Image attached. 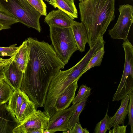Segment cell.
I'll return each instance as SVG.
<instances>
[{
  "mask_svg": "<svg viewBox=\"0 0 133 133\" xmlns=\"http://www.w3.org/2000/svg\"><path fill=\"white\" fill-rule=\"evenodd\" d=\"M27 39L30 46V55L20 89L37 108L43 107L51 80L65 65L52 45L31 37Z\"/></svg>",
  "mask_w": 133,
  "mask_h": 133,
  "instance_id": "6da1fadb",
  "label": "cell"
},
{
  "mask_svg": "<svg viewBox=\"0 0 133 133\" xmlns=\"http://www.w3.org/2000/svg\"><path fill=\"white\" fill-rule=\"evenodd\" d=\"M115 4V0H85L79 3L81 20L86 28L90 48L114 19Z\"/></svg>",
  "mask_w": 133,
  "mask_h": 133,
  "instance_id": "7a4b0ae2",
  "label": "cell"
},
{
  "mask_svg": "<svg viewBox=\"0 0 133 133\" xmlns=\"http://www.w3.org/2000/svg\"><path fill=\"white\" fill-rule=\"evenodd\" d=\"M0 7L29 28L40 32L39 19L41 14L27 0H0Z\"/></svg>",
  "mask_w": 133,
  "mask_h": 133,
  "instance_id": "3957f363",
  "label": "cell"
},
{
  "mask_svg": "<svg viewBox=\"0 0 133 133\" xmlns=\"http://www.w3.org/2000/svg\"><path fill=\"white\" fill-rule=\"evenodd\" d=\"M49 26L52 46L58 57L65 65L73 54L78 50L71 28L53 25Z\"/></svg>",
  "mask_w": 133,
  "mask_h": 133,
  "instance_id": "277c9868",
  "label": "cell"
},
{
  "mask_svg": "<svg viewBox=\"0 0 133 133\" xmlns=\"http://www.w3.org/2000/svg\"><path fill=\"white\" fill-rule=\"evenodd\" d=\"M119 15L114 27L108 31V34L114 39H128L130 27L133 23V7L129 4L119 6Z\"/></svg>",
  "mask_w": 133,
  "mask_h": 133,
  "instance_id": "5b68a950",
  "label": "cell"
},
{
  "mask_svg": "<svg viewBox=\"0 0 133 133\" xmlns=\"http://www.w3.org/2000/svg\"><path fill=\"white\" fill-rule=\"evenodd\" d=\"M50 118L43 112L36 110L31 114L13 130V133H31L35 130L47 127Z\"/></svg>",
  "mask_w": 133,
  "mask_h": 133,
  "instance_id": "8992f818",
  "label": "cell"
},
{
  "mask_svg": "<svg viewBox=\"0 0 133 133\" xmlns=\"http://www.w3.org/2000/svg\"><path fill=\"white\" fill-rule=\"evenodd\" d=\"M74 108L75 105L72 104L69 108L57 111L50 119L44 133H53L58 131L67 133L69 130V122Z\"/></svg>",
  "mask_w": 133,
  "mask_h": 133,
  "instance_id": "52a82bcc",
  "label": "cell"
},
{
  "mask_svg": "<svg viewBox=\"0 0 133 133\" xmlns=\"http://www.w3.org/2000/svg\"><path fill=\"white\" fill-rule=\"evenodd\" d=\"M23 73L13 60L4 67L3 80L14 90L20 89Z\"/></svg>",
  "mask_w": 133,
  "mask_h": 133,
  "instance_id": "ba28073f",
  "label": "cell"
},
{
  "mask_svg": "<svg viewBox=\"0 0 133 133\" xmlns=\"http://www.w3.org/2000/svg\"><path fill=\"white\" fill-rule=\"evenodd\" d=\"M19 124L7 104L0 106V133H13V130Z\"/></svg>",
  "mask_w": 133,
  "mask_h": 133,
  "instance_id": "9c48e42d",
  "label": "cell"
},
{
  "mask_svg": "<svg viewBox=\"0 0 133 133\" xmlns=\"http://www.w3.org/2000/svg\"><path fill=\"white\" fill-rule=\"evenodd\" d=\"M44 22L49 26L70 28L74 21L65 12L58 8L51 11L45 16Z\"/></svg>",
  "mask_w": 133,
  "mask_h": 133,
  "instance_id": "30bf717a",
  "label": "cell"
},
{
  "mask_svg": "<svg viewBox=\"0 0 133 133\" xmlns=\"http://www.w3.org/2000/svg\"><path fill=\"white\" fill-rule=\"evenodd\" d=\"M78 81H76L70 85L58 97L55 105L56 112L66 109L70 105L75 97L78 87Z\"/></svg>",
  "mask_w": 133,
  "mask_h": 133,
  "instance_id": "8fae6325",
  "label": "cell"
},
{
  "mask_svg": "<svg viewBox=\"0 0 133 133\" xmlns=\"http://www.w3.org/2000/svg\"><path fill=\"white\" fill-rule=\"evenodd\" d=\"M70 28L78 50L81 52L85 51V45L88 42V36L86 28L82 22L74 21Z\"/></svg>",
  "mask_w": 133,
  "mask_h": 133,
  "instance_id": "7c38bea8",
  "label": "cell"
},
{
  "mask_svg": "<svg viewBox=\"0 0 133 133\" xmlns=\"http://www.w3.org/2000/svg\"><path fill=\"white\" fill-rule=\"evenodd\" d=\"M29 99H30L27 94L20 89L13 91L8 106L16 118L23 103Z\"/></svg>",
  "mask_w": 133,
  "mask_h": 133,
  "instance_id": "4fadbf2b",
  "label": "cell"
},
{
  "mask_svg": "<svg viewBox=\"0 0 133 133\" xmlns=\"http://www.w3.org/2000/svg\"><path fill=\"white\" fill-rule=\"evenodd\" d=\"M30 46L27 39L19 46L13 60L24 72L27 66L30 55Z\"/></svg>",
  "mask_w": 133,
  "mask_h": 133,
  "instance_id": "5bb4252c",
  "label": "cell"
},
{
  "mask_svg": "<svg viewBox=\"0 0 133 133\" xmlns=\"http://www.w3.org/2000/svg\"><path fill=\"white\" fill-rule=\"evenodd\" d=\"M129 96L127 95L121 100V105L117 111L112 117H111L110 128L118 125L124 124L125 119L128 112Z\"/></svg>",
  "mask_w": 133,
  "mask_h": 133,
  "instance_id": "9a60e30c",
  "label": "cell"
},
{
  "mask_svg": "<svg viewBox=\"0 0 133 133\" xmlns=\"http://www.w3.org/2000/svg\"><path fill=\"white\" fill-rule=\"evenodd\" d=\"M48 2L55 8L63 11L74 20L78 18L77 11L74 0H50Z\"/></svg>",
  "mask_w": 133,
  "mask_h": 133,
  "instance_id": "2e32d148",
  "label": "cell"
},
{
  "mask_svg": "<svg viewBox=\"0 0 133 133\" xmlns=\"http://www.w3.org/2000/svg\"><path fill=\"white\" fill-rule=\"evenodd\" d=\"M37 109L35 104L31 100L29 99L25 101L21 105L17 118L19 123L23 121Z\"/></svg>",
  "mask_w": 133,
  "mask_h": 133,
  "instance_id": "e0dca14e",
  "label": "cell"
},
{
  "mask_svg": "<svg viewBox=\"0 0 133 133\" xmlns=\"http://www.w3.org/2000/svg\"><path fill=\"white\" fill-rule=\"evenodd\" d=\"M19 22L14 16L0 7V24L3 29L10 28L12 24Z\"/></svg>",
  "mask_w": 133,
  "mask_h": 133,
  "instance_id": "ac0fdd59",
  "label": "cell"
},
{
  "mask_svg": "<svg viewBox=\"0 0 133 133\" xmlns=\"http://www.w3.org/2000/svg\"><path fill=\"white\" fill-rule=\"evenodd\" d=\"M87 99L88 98H87L75 105L73 114L68 123V127L69 130L72 129L76 123L79 122V115L85 105Z\"/></svg>",
  "mask_w": 133,
  "mask_h": 133,
  "instance_id": "d6986e66",
  "label": "cell"
},
{
  "mask_svg": "<svg viewBox=\"0 0 133 133\" xmlns=\"http://www.w3.org/2000/svg\"><path fill=\"white\" fill-rule=\"evenodd\" d=\"M104 53V46H103L97 51L91 58L84 69L83 74L94 67L99 66L102 62Z\"/></svg>",
  "mask_w": 133,
  "mask_h": 133,
  "instance_id": "ffe728a7",
  "label": "cell"
},
{
  "mask_svg": "<svg viewBox=\"0 0 133 133\" xmlns=\"http://www.w3.org/2000/svg\"><path fill=\"white\" fill-rule=\"evenodd\" d=\"M13 90L12 88L4 81L0 86V106L9 100Z\"/></svg>",
  "mask_w": 133,
  "mask_h": 133,
  "instance_id": "44dd1931",
  "label": "cell"
},
{
  "mask_svg": "<svg viewBox=\"0 0 133 133\" xmlns=\"http://www.w3.org/2000/svg\"><path fill=\"white\" fill-rule=\"evenodd\" d=\"M108 108L104 117L96 124L94 130L95 133H105L110 129L111 117L108 114Z\"/></svg>",
  "mask_w": 133,
  "mask_h": 133,
  "instance_id": "7402d4cb",
  "label": "cell"
},
{
  "mask_svg": "<svg viewBox=\"0 0 133 133\" xmlns=\"http://www.w3.org/2000/svg\"><path fill=\"white\" fill-rule=\"evenodd\" d=\"M91 89L86 85L82 84L80 86L78 93L72 102L73 105H75L87 98L90 95Z\"/></svg>",
  "mask_w": 133,
  "mask_h": 133,
  "instance_id": "603a6c76",
  "label": "cell"
},
{
  "mask_svg": "<svg viewBox=\"0 0 133 133\" xmlns=\"http://www.w3.org/2000/svg\"><path fill=\"white\" fill-rule=\"evenodd\" d=\"M29 3L42 15L47 14L46 6L43 0H27Z\"/></svg>",
  "mask_w": 133,
  "mask_h": 133,
  "instance_id": "cb8c5ba5",
  "label": "cell"
},
{
  "mask_svg": "<svg viewBox=\"0 0 133 133\" xmlns=\"http://www.w3.org/2000/svg\"><path fill=\"white\" fill-rule=\"evenodd\" d=\"M128 95L129 100L128 104V124L130 126V133H133V92Z\"/></svg>",
  "mask_w": 133,
  "mask_h": 133,
  "instance_id": "d4e9b609",
  "label": "cell"
},
{
  "mask_svg": "<svg viewBox=\"0 0 133 133\" xmlns=\"http://www.w3.org/2000/svg\"><path fill=\"white\" fill-rule=\"evenodd\" d=\"M19 46H10L8 47H0V56H14L17 51Z\"/></svg>",
  "mask_w": 133,
  "mask_h": 133,
  "instance_id": "484cf974",
  "label": "cell"
},
{
  "mask_svg": "<svg viewBox=\"0 0 133 133\" xmlns=\"http://www.w3.org/2000/svg\"><path fill=\"white\" fill-rule=\"evenodd\" d=\"M14 56L8 59H3L0 58V79H3L4 67L13 60Z\"/></svg>",
  "mask_w": 133,
  "mask_h": 133,
  "instance_id": "4316f807",
  "label": "cell"
},
{
  "mask_svg": "<svg viewBox=\"0 0 133 133\" xmlns=\"http://www.w3.org/2000/svg\"><path fill=\"white\" fill-rule=\"evenodd\" d=\"M67 133H89V131L86 128H83L79 122L76 123L72 129Z\"/></svg>",
  "mask_w": 133,
  "mask_h": 133,
  "instance_id": "83f0119b",
  "label": "cell"
},
{
  "mask_svg": "<svg viewBox=\"0 0 133 133\" xmlns=\"http://www.w3.org/2000/svg\"><path fill=\"white\" fill-rule=\"evenodd\" d=\"M127 125L123 124L122 126L119 125L114 127L112 130H109V133H125Z\"/></svg>",
  "mask_w": 133,
  "mask_h": 133,
  "instance_id": "f1b7e54d",
  "label": "cell"
},
{
  "mask_svg": "<svg viewBox=\"0 0 133 133\" xmlns=\"http://www.w3.org/2000/svg\"><path fill=\"white\" fill-rule=\"evenodd\" d=\"M4 81L3 79H0V86L4 82Z\"/></svg>",
  "mask_w": 133,
  "mask_h": 133,
  "instance_id": "f546056e",
  "label": "cell"
},
{
  "mask_svg": "<svg viewBox=\"0 0 133 133\" xmlns=\"http://www.w3.org/2000/svg\"><path fill=\"white\" fill-rule=\"evenodd\" d=\"M3 29V26L2 25L0 24V30H1Z\"/></svg>",
  "mask_w": 133,
  "mask_h": 133,
  "instance_id": "4dcf8cb0",
  "label": "cell"
},
{
  "mask_svg": "<svg viewBox=\"0 0 133 133\" xmlns=\"http://www.w3.org/2000/svg\"><path fill=\"white\" fill-rule=\"evenodd\" d=\"M46 1H47L48 2V1H50V0H45Z\"/></svg>",
  "mask_w": 133,
  "mask_h": 133,
  "instance_id": "1f68e13d",
  "label": "cell"
}]
</instances>
